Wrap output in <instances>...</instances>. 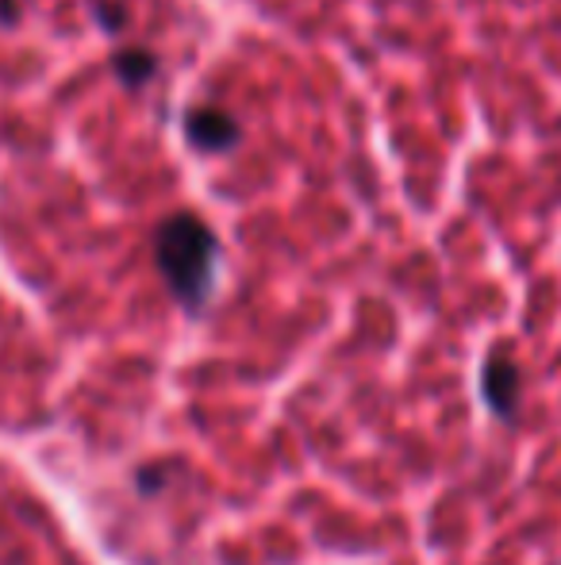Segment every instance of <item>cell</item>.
<instances>
[{
  "instance_id": "6da1fadb",
  "label": "cell",
  "mask_w": 561,
  "mask_h": 565,
  "mask_svg": "<svg viewBox=\"0 0 561 565\" xmlns=\"http://www.w3.org/2000/svg\"><path fill=\"white\" fill-rule=\"evenodd\" d=\"M154 258L170 289L177 292V300H185L188 308L204 305L219 258L216 235L204 220L188 216V212L165 220L154 235Z\"/></svg>"
},
{
  "instance_id": "7a4b0ae2",
  "label": "cell",
  "mask_w": 561,
  "mask_h": 565,
  "mask_svg": "<svg viewBox=\"0 0 561 565\" xmlns=\"http://www.w3.org/2000/svg\"><path fill=\"white\" fill-rule=\"evenodd\" d=\"M185 135L196 150L219 154V150H231L235 142L242 139V127L235 124V116H227L224 108H193V113L185 116Z\"/></svg>"
},
{
  "instance_id": "3957f363",
  "label": "cell",
  "mask_w": 561,
  "mask_h": 565,
  "mask_svg": "<svg viewBox=\"0 0 561 565\" xmlns=\"http://www.w3.org/2000/svg\"><path fill=\"white\" fill-rule=\"evenodd\" d=\"M116 74H120L123 85H131V89H139V85H147L150 77L158 74V62L150 51H120L116 54Z\"/></svg>"
},
{
  "instance_id": "277c9868",
  "label": "cell",
  "mask_w": 561,
  "mask_h": 565,
  "mask_svg": "<svg viewBox=\"0 0 561 565\" xmlns=\"http://www.w3.org/2000/svg\"><path fill=\"white\" fill-rule=\"evenodd\" d=\"M97 15H100V20H108V28H112V31L123 28V23H120L123 12H116V8H97Z\"/></svg>"
}]
</instances>
